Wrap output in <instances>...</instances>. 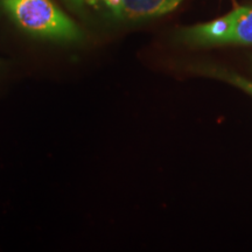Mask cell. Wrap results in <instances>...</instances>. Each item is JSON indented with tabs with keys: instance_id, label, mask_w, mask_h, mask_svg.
Listing matches in <instances>:
<instances>
[{
	"instance_id": "cell-1",
	"label": "cell",
	"mask_w": 252,
	"mask_h": 252,
	"mask_svg": "<svg viewBox=\"0 0 252 252\" xmlns=\"http://www.w3.org/2000/svg\"><path fill=\"white\" fill-rule=\"evenodd\" d=\"M17 24L28 33L54 40L80 39L76 25L50 0H1Z\"/></svg>"
},
{
	"instance_id": "cell-2",
	"label": "cell",
	"mask_w": 252,
	"mask_h": 252,
	"mask_svg": "<svg viewBox=\"0 0 252 252\" xmlns=\"http://www.w3.org/2000/svg\"><path fill=\"white\" fill-rule=\"evenodd\" d=\"M234 30V13L230 12L224 17L208 24L197 25L184 32V37L195 45H222L230 43Z\"/></svg>"
},
{
	"instance_id": "cell-3",
	"label": "cell",
	"mask_w": 252,
	"mask_h": 252,
	"mask_svg": "<svg viewBox=\"0 0 252 252\" xmlns=\"http://www.w3.org/2000/svg\"><path fill=\"white\" fill-rule=\"evenodd\" d=\"M182 0H123V15L128 19L159 17L172 12Z\"/></svg>"
},
{
	"instance_id": "cell-4",
	"label": "cell",
	"mask_w": 252,
	"mask_h": 252,
	"mask_svg": "<svg viewBox=\"0 0 252 252\" xmlns=\"http://www.w3.org/2000/svg\"><path fill=\"white\" fill-rule=\"evenodd\" d=\"M234 13V30L230 43L252 45V7H238Z\"/></svg>"
},
{
	"instance_id": "cell-5",
	"label": "cell",
	"mask_w": 252,
	"mask_h": 252,
	"mask_svg": "<svg viewBox=\"0 0 252 252\" xmlns=\"http://www.w3.org/2000/svg\"><path fill=\"white\" fill-rule=\"evenodd\" d=\"M100 2H103L117 17L123 15V0H100Z\"/></svg>"
},
{
	"instance_id": "cell-6",
	"label": "cell",
	"mask_w": 252,
	"mask_h": 252,
	"mask_svg": "<svg viewBox=\"0 0 252 252\" xmlns=\"http://www.w3.org/2000/svg\"><path fill=\"white\" fill-rule=\"evenodd\" d=\"M241 82H242V83H244V81H241ZM244 84L249 88V89H250V90L252 91V84H249V83H244Z\"/></svg>"
}]
</instances>
